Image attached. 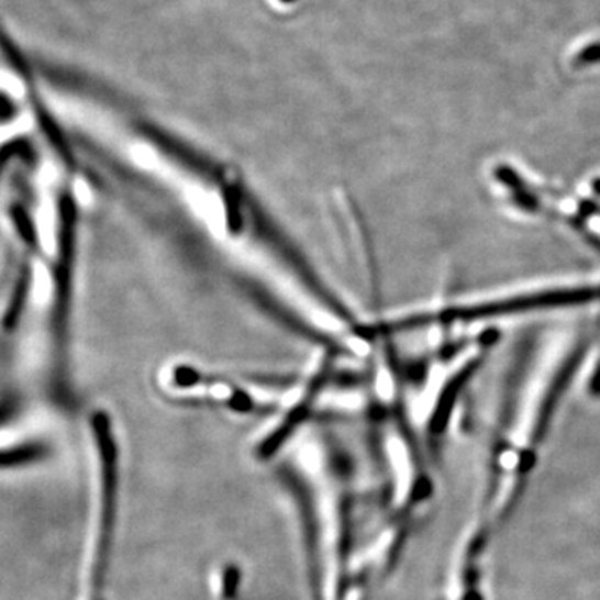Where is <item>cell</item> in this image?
<instances>
[{
    "instance_id": "cell-3",
    "label": "cell",
    "mask_w": 600,
    "mask_h": 600,
    "mask_svg": "<svg viewBox=\"0 0 600 600\" xmlns=\"http://www.w3.org/2000/svg\"><path fill=\"white\" fill-rule=\"evenodd\" d=\"M29 289V270H22L18 284H15L14 296H12L11 304H9L8 314L4 318L5 329H12L18 324L19 315L22 312V305L25 302Z\"/></svg>"
},
{
    "instance_id": "cell-1",
    "label": "cell",
    "mask_w": 600,
    "mask_h": 600,
    "mask_svg": "<svg viewBox=\"0 0 600 600\" xmlns=\"http://www.w3.org/2000/svg\"><path fill=\"white\" fill-rule=\"evenodd\" d=\"M96 432L99 438L100 460H102V493H100L99 534H97L96 551H93L89 600H102L100 593L104 589L115 515L114 447H112V438L109 435V429L105 427L104 419H97Z\"/></svg>"
},
{
    "instance_id": "cell-4",
    "label": "cell",
    "mask_w": 600,
    "mask_h": 600,
    "mask_svg": "<svg viewBox=\"0 0 600 600\" xmlns=\"http://www.w3.org/2000/svg\"><path fill=\"white\" fill-rule=\"evenodd\" d=\"M12 219H14L15 225H18L19 234H21V237L24 238L25 244H27L29 247H37L34 225H32L27 212L18 205V208L12 209Z\"/></svg>"
},
{
    "instance_id": "cell-2",
    "label": "cell",
    "mask_w": 600,
    "mask_h": 600,
    "mask_svg": "<svg viewBox=\"0 0 600 600\" xmlns=\"http://www.w3.org/2000/svg\"><path fill=\"white\" fill-rule=\"evenodd\" d=\"M44 454L45 448L38 444L4 448V451H0V467H2V469H8V467L24 466V464L34 463V460L41 459Z\"/></svg>"
}]
</instances>
